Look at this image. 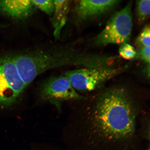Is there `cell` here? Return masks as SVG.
I'll return each mask as SVG.
<instances>
[{
    "mask_svg": "<svg viewBox=\"0 0 150 150\" xmlns=\"http://www.w3.org/2000/svg\"><path fill=\"white\" fill-rule=\"evenodd\" d=\"M131 92L126 86H112L86 97V134L108 141L134 136L137 131L140 109Z\"/></svg>",
    "mask_w": 150,
    "mask_h": 150,
    "instance_id": "1",
    "label": "cell"
},
{
    "mask_svg": "<svg viewBox=\"0 0 150 150\" xmlns=\"http://www.w3.org/2000/svg\"><path fill=\"white\" fill-rule=\"evenodd\" d=\"M13 59L27 86L38 75L50 69L64 66L69 61L64 48L20 54Z\"/></svg>",
    "mask_w": 150,
    "mask_h": 150,
    "instance_id": "2",
    "label": "cell"
},
{
    "mask_svg": "<svg viewBox=\"0 0 150 150\" xmlns=\"http://www.w3.org/2000/svg\"><path fill=\"white\" fill-rule=\"evenodd\" d=\"M132 3L114 14L96 38L98 45H122L130 39L132 29Z\"/></svg>",
    "mask_w": 150,
    "mask_h": 150,
    "instance_id": "3",
    "label": "cell"
},
{
    "mask_svg": "<svg viewBox=\"0 0 150 150\" xmlns=\"http://www.w3.org/2000/svg\"><path fill=\"white\" fill-rule=\"evenodd\" d=\"M121 69L83 68L68 71L65 76L76 91L89 93L100 88L121 72Z\"/></svg>",
    "mask_w": 150,
    "mask_h": 150,
    "instance_id": "4",
    "label": "cell"
},
{
    "mask_svg": "<svg viewBox=\"0 0 150 150\" xmlns=\"http://www.w3.org/2000/svg\"><path fill=\"white\" fill-rule=\"evenodd\" d=\"M40 94L42 100L52 103L59 109L65 101L81 100L86 97L78 93L65 75L46 81L41 86Z\"/></svg>",
    "mask_w": 150,
    "mask_h": 150,
    "instance_id": "5",
    "label": "cell"
},
{
    "mask_svg": "<svg viewBox=\"0 0 150 150\" xmlns=\"http://www.w3.org/2000/svg\"><path fill=\"white\" fill-rule=\"evenodd\" d=\"M119 1L114 0H82L76 4V12L79 18L87 19L104 13Z\"/></svg>",
    "mask_w": 150,
    "mask_h": 150,
    "instance_id": "6",
    "label": "cell"
},
{
    "mask_svg": "<svg viewBox=\"0 0 150 150\" xmlns=\"http://www.w3.org/2000/svg\"><path fill=\"white\" fill-rule=\"evenodd\" d=\"M35 7L31 1H1L0 10L13 18L22 19L31 14Z\"/></svg>",
    "mask_w": 150,
    "mask_h": 150,
    "instance_id": "7",
    "label": "cell"
},
{
    "mask_svg": "<svg viewBox=\"0 0 150 150\" xmlns=\"http://www.w3.org/2000/svg\"><path fill=\"white\" fill-rule=\"evenodd\" d=\"M54 1V10L52 22L54 28V36L58 38L62 28L66 23L70 1L65 0Z\"/></svg>",
    "mask_w": 150,
    "mask_h": 150,
    "instance_id": "8",
    "label": "cell"
},
{
    "mask_svg": "<svg viewBox=\"0 0 150 150\" xmlns=\"http://www.w3.org/2000/svg\"><path fill=\"white\" fill-rule=\"evenodd\" d=\"M136 16L139 22L142 23L149 17L150 0L138 1L136 4Z\"/></svg>",
    "mask_w": 150,
    "mask_h": 150,
    "instance_id": "9",
    "label": "cell"
},
{
    "mask_svg": "<svg viewBox=\"0 0 150 150\" xmlns=\"http://www.w3.org/2000/svg\"><path fill=\"white\" fill-rule=\"evenodd\" d=\"M34 5L48 15L53 14L54 10V1H31Z\"/></svg>",
    "mask_w": 150,
    "mask_h": 150,
    "instance_id": "10",
    "label": "cell"
},
{
    "mask_svg": "<svg viewBox=\"0 0 150 150\" xmlns=\"http://www.w3.org/2000/svg\"><path fill=\"white\" fill-rule=\"evenodd\" d=\"M119 53L122 58L127 60L134 59L137 54L134 47L127 43L121 45Z\"/></svg>",
    "mask_w": 150,
    "mask_h": 150,
    "instance_id": "11",
    "label": "cell"
},
{
    "mask_svg": "<svg viewBox=\"0 0 150 150\" xmlns=\"http://www.w3.org/2000/svg\"><path fill=\"white\" fill-rule=\"evenodd\" d=\"M136 42L140 47H149L150 45V30L149 25L144 28L137 39Z\"/></svg>",
    "mask_w": 150,
    "mask_h": 150,
    "instance_id": "12",
    "label": "cell"
},
{
    "mask_svg": "<svg viewBox=\"0 0 150 150\" xmlns=\"http://www.w3.org/2000/svg\"><path fill=\"white\" fill-rule=\"evenodd\" d=\"M140 54L142 59L149 64L150 59V46L141 47L140 50Z\"/></svg>",
    "mask_w": 150,
    "mask_h": 150,
    "instance_id": "13",
    "label": "cell"
},
{
    "mask_svg": "<svg viewBox=\"0 0 150 150\" xmlns=\"http://www.w3.org/2000/svg\"><path fill=\"white\" fill-rule=\"evenodd\" d=\"M147 150H150V149H149Z\"/></svg>",
    "mask_w": 150,
    "mask_h": 150,
    "instance_id": "14",
    "label": "cell"
}]
</instances>
